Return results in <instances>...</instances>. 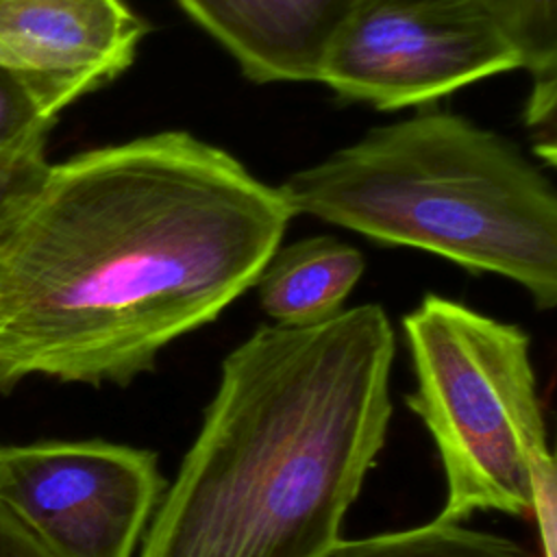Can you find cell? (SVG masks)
<instances>
[{
  "mask_svg": "<svg viewBox=\"0 0 557 557\" xmlns=\"http://www.w3.org/2000/svg\"><path fill=\"white\" fill-rule=\"evenodd\" d=\"M292 218L278 185L187 131L48 163L0 224V392L152 372L255 287Z\"/></svg>",
  "mask_w": 557,
  "mask_h": 557,
  "instance_id": "6da1fadb",
  "label": "cell"
},
{
  "mask_svg": "<svg viewBox=\"0 0 557 557\" xmlns=\"http://www.w3.org/2000/svg\"><path fill=\"white\" fill-rule=\"evenodd\" d=\"M394 355L374 302L252 331L222 359L139 557H322L385 446Z\"/></svg>",
  "mask_w": 557,
  "mask_h": 557,
  "instance_id": "7a4b0ae2",
  "label": "cell"
},
{
  "mask_svg": "<svg viewBox=\"0 0 557 557\" xmlns=\"http://www.w3.org/2000/svg\"><path fill=\"white\" fill-rule=\"evenodd\" d=\"M294 215L418 248L557 302V191L516 141L457 113L376 126L278 185Z\"/></svg>",
  "mask_w": 557,
  "mask_h": 557,
  "instance_id": "3957f363",
  "label": "cell"
},
{
  "mask_svg": "<svg viewBox=\"0 0 557 557\" xmlns=\"http://www.w3.org/2000/svg\"><path fill=\"white\" fill-rule=\"evenodd\" d=\"M403 333L416 376L405 405L433 437L446 481L435 520L531 516V472L555 457L529 333L440 294L403 318Z\"/></svg>",
  "mask_w": 557,
  "mask_h": 557,
  "instance_id": "277c9868",
  "label": "cell"
},
{
  "mask_svg": "<svg viewBox=\"0 0 557 557\" xmlns=\"http://www.w3.org/2000/svg\"><path fill=\"white\" fill-rule=\"evenodd\" d=\"M516 67V48L479 0H359L331 37L315 83L394 111Z\"/></svg>",
  "mask_w": 557,
  "mask_h": 557,
  "instance_id": "5b68a950",
  "label": "cell"
},
{
  "mask_svg": "<svg viewBox=\"0 0 557 557\" xmlns=\"http://www.w3.org/2000/svg\"><path fill=\"white\" fill-rule=\"evenodd\" d=\"M165 487L148 448L104 440L0 446V507L54 557H133Z\"/></svg>",
  "mask_w": 557,
  "mask_h": 557,
  "instance_id": "8992f818",
  "label": "cell"
},
{
  "mask_svg": "<svg viewBox=\"0 0 557 557\" xmlns=\"http://www.w3.org/2000/svg\"><path fill=\"white\" fill-rule=\"evenodd\" d=\"M146 33L124 0H0V76L57 122L126 70Z\"/></svg>",
  "mask_w": 557,
  "mask_h": 557,
  "instance_id": "52a82bcc",
  "label": "cell"
},
{
  "mask_svg": "<svg viewBox=\"0 0 557 557\" xmlns=\"http://www.w3.org/2000/svg\"><path fill=\"white\" fill-rule=\"evenodd\" d=\"M359 0H176L252 83L318 81L324 50Z\"/></svg>",
  "mask_w": 557,
  "mask_h": 557,
  "instance_id": "ba28073f",
  "label": "cell"
},
{
  "mask_svg": "<svg viewBox=\"0 0 557 557\" xmlns=\"http://www.w3.org/2000/svg\"><path fill=\"white\" fill-rule=\"evenodd\" d=\"M363 270L359 248L331 235H313L278 246L255 287L272 324L311 326L344 309Z\"/></svg>",
  "mask_w": 557,
  "mask_h": 557,
  "instance_id": "9c48e42d",
  "label": "cell"
},
{
  "mask_svg": "<svg viewBox=\"0 0 557 557\" xmlns=\"http://www.w3.org/2000/svg\"><path fill=\"white\" fill-rule=\"evenodd\" d=\"M322 557H542L527 546L461 522H440L361 540H339Z\"/></svg>",
  "mask_w": 557,
  "mask_h": 557,
  "instance_id": "30bf717a",
  "label": "cell"
},
{
  "mask_svg": "<svg viewBox=\"0 0 557 557\" xmlns=\"http://www.w3.org/2000/svg\"><path fill=\"white\" fill-rule=\"evenodd\" d=\"M507 35L533 85L557 83V0H479Z\"/></svg>",
  "mask_w": 557,
  "mask_h": 557,
  "instance_id": "8fae6325",
  "label": "cell"
},
{
  "mask_svg": "<svg viewBox=\"0 0 557 557\" xmlns=\"http://www.w3.org/2000/svg\"><path fill=\"white\" fill-rule=\"evenodd\" d=\"M37 120H44V117L33 115L26 100L20 96L15 87L0 85V146L17 137Z\"/></svg>",
  "mask_w": 557,
  "mask_h": 557,
  "instance_id": "7c38bea8",
  "label": "cell"
},
{
  "mask_svg": "<svg viewBox=\"0 0 557 557\" xmlns=\"http://www.w3.org/2000/svg\"><path fill=\"white\" fill-rule=\"evenodd\" d=\"M0 557H54L7 509L0 507Z\"/></svg>",
  "mask_w": 557,
  "mask_h": 557,
  "instance_id": "4fadbf2b",
  "label": "cell"
}]
</instances>
